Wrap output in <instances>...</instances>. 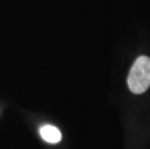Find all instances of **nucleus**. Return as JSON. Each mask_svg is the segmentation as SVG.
<instances>
[{"mask_svg": "<svg viewBox=\"0 0 150 149\" xmlns=\"http://www.w3.org/2000/svg\"><path fill=\"white\" fill-rule=\"evenodd\" d=\"M128 86L135 94H142L150 86V58L142 55L137 58L128 76Z\"/></svg>", "mask_w": 150, "mask_h": 149, "instance_id": "obj_1", "label": "nucleus"}, {"mask_svg": "<svg viewBox=\"0 0 150 149\" xmlns=\"http://www.w3.org/2000/svg\"><path fill=\"white\" fill-rule=\"evenodd\" d=\"M40 135L44 141L49 143H58L62 138V134L58 128L52 125H44L40 128Z\"/></svg>", "mask_w": 150, "mask_h": 149, "instance_id": "obj_2", "label": "nucleus"}]
</instances>
